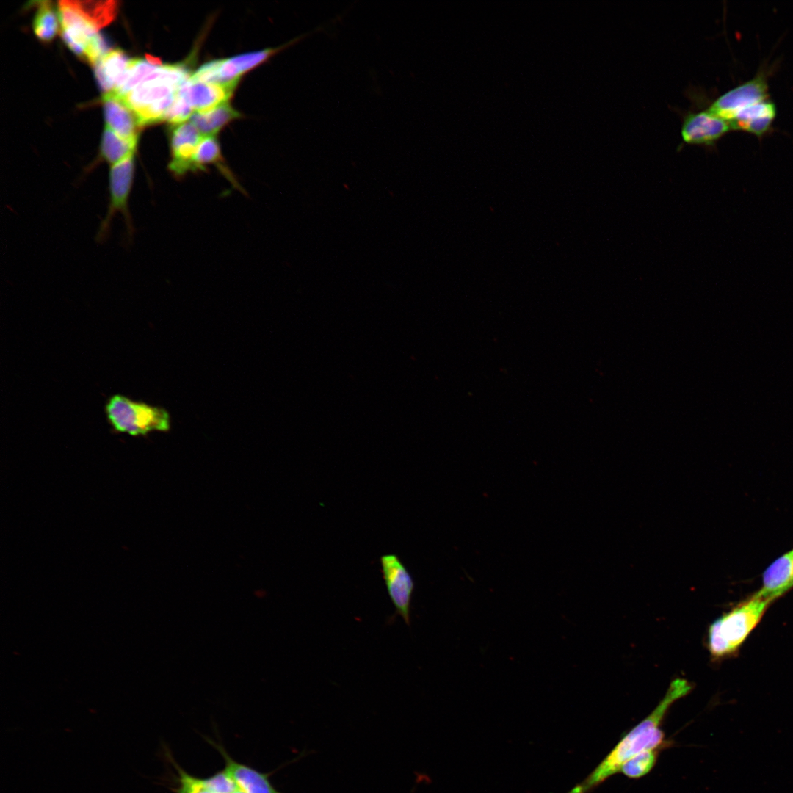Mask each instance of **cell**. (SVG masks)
Listing matches in <instances>:
<instances>
[{
	"mask_svg": "<svg viewBox=\"0 0 793 793\" xmlns=\"http://www.w3.org/2000/svg\"><path fill=\"white\" fill-rule=\"evenodd\" d=\"M286 113L281 96L241 97L183 148L203 169L210 189L242 182Z\"/></svg>",
	"mask_w": 793,
	"mask_h": 793,
	"instance_id": "obj_1",
	"label": "cell"
},
{
	"mask_svg": "<svg viewBox=\"0 0 793 793\" xmlns=\"http://www.w3.org/2000/svg\"><path fill=\"white\" fill-rule=\"evenodd\" d=\"M159 621L174 647L199 654L254 643V622L247 613L199 601L180 591L162 600Z\"/></svg>",
	"mask_w": 793,
	"mask_h": 793,
	"instance_id": "obj_2",
	"label": "cell"
},
{
	"mask_svg": "<svg viewBox=\"0 0 793 793\" xmlns=\"http://www.w3.org/2000/svg\"><path fill=\"white\" fill-rule=\"evenodd\" d=\"M203 261L202 231L165 249L163 257V305L156 327L152 330L144 351V360L152 363L163 352L166 336L174 321L185 325L193 356L202 349L198 326L194 315V297Z\"/></svg>",
	"mask_w": 793,
	"mask_h": 793,
	"instance_id": "obj_3",
	"label": "cell"
},
{
	"mask_svg": "<svg viewBox=\"0 0 793 793\" xmlns=\"http://www.w3.org/2000/svg\"><path fill=\"white\" fill-rule=\"evenodd\" d=\"M304 205L285 184L260 187L256 193V241L252 253L264 267L295 258L292 229Z\"/></svg>",
	"mask_w": 793,
	"mask_h": 793,
	"instance_id": "obj_4",
	"label": "cell"
},
{
	"mask_svg": "<svg viewBox=\"0 0 793 793\" xmlns=\"http://www.w3.org/2000/svg\"><path fill=\"white\" fill-rule=\"evenodd\" d=\"M87 22L96 63L111 80L126 88L133 65L146 51V43L105 1L88 3Z\"/></svg>",
	"mask_w": 793,
	"mask_h": 793,
	"instance_id": "obj_5",
	"label": "cell"
},
{
	"mask_svg": "<svg viewBox=\"0 0 793 793\" xmlns=\"http://www.w3.org/2000/svg\"><path fill=\"white\" fill-rule=\"evenodd\" d=\"M355 127L314 126L284 118L270 131L267 141L283 154L290 165L306 167L341 153Z\"/></svg>",
	"mask_w": 793,
	"mask_h": 793,
	"instance_id": "obj_6",
	"label": "cell"
},
{
	"mask_svg": "<svg viewBox=\"0 0 793 793\" xmlns=\"http://www.w3.org/2000/svg\"><path fill=\"white\" fill-rule=\"evenodd\" d=\"M160 189L183 207L207 210L208 186L203 169L183 146L162 139L153 144Z\"/></svg>",
	"mask_w": 793,
	"mask_h": 793,
	"instance_id": "obj_7",
	"label": "cell"
},
{
	"mask_svg": "<svg viewBox=\"0 0 793 793\" xmlns=\"http://www.w3.org/2000/svg\"><path fill=\"white\" fill-rule=\"evenodd\" d=\"M414 76V73H400L326 89V126H356L366 109L395 93Z\"/></svg>",
	"mask_w": 793,
	"mask_h": 793,
	"instance_id": "obj_8",
	"label": "cell"
},
{
	"mask_svg": "<svg viewBox=\"0 0 793 793\" xmlns=\"http://www.w3.org/2000/svg\"><path fill=\"white\" fill-rule=\"evenodd\" d=\"M196 89L184 75L175 73L164 75L140 98L143 117L155 141L172 134Z\"/></svg>",
	"mask_w": 793,
	"mask_h": 793,
	"instance_id": "obj_9",
	"label": "cell"
},
{
	"mask_svg": "<svg viewBox=\"0 0 793 793\" xmlns=\"http://www.w3.org/2000/svg\"><path fill=\"white\" fill-rule=\"evenodd\" d=\"M357 175L360 171L338 153L317 164L290 170L285 183L305 205L323 204L337 187Z\"/></svg>",
	"mask_w": 793,
	"mask_h": 793,
	"instance_id": "obj_10",
	"label": "cell"
},
{
	"mask_svg": "<svg viewBox=\"0 0 793 793\" xmlns=\"http://www.w3.org/2000/svg\"><path fill=\"white\" fill-rule=\"evenodd\" d=\"M291 242L295 257H307L312 247L324 248L352 282L363 285L351 263L336 247L330 219L323 204L304 205L295 219Z\"/></svg>",
	"mask_w": 793,
	"mask_h": 793,
	"instance_id": "obj_11",
	"label": "cell"
},
{
	"mask_svg": "<svg viewBox=\"0 0 793 793\" xmlns=\"http://www.w3.org/2000/svg\"><path fill=\"white\" fill-rule=\"evenodd\" d=\"M207 210L183 207L159 188L150 218V238L166 248L203 231Z\"/></svg>",
	"mask_w": 793,
	"mask_h": 793,
	"instance_id": "obj_12",
	"label": "cell"
},
{
	"mask_svg": "<svg viewBox=\"0 0 793 793\" xmlns=\"http://www.w3.org/2000/svg\"><path fill=\"white\" fill-rule=\"evenodd\" d=\"M108 8L146 44L165 34L176 15L173 1H105Z\"/></svg>",
	"mask_w": 793,
	"mask_h": 793,
	"instance_id": "obj_13",
	"label": "cell"
},
{
	"mask_svg": "<svg viewBox=\"0 0 793 793\" xmlns=\"http://www.w3.org/2000/svg\"><path fill=\"white\" fill-rule=\"evenodd\" d=\"M237 99L239 98L225 94L220 88H197L189 107L166 139L185 146Z\"/></svg>",
	"mask_w": 793,
	"mask_h": 793,
	"instance_id": "obj_14",
	"label": "cell"
},
{
	"mask_svg": "<svg viewBox=\"0 0 793 793\" xmlns=\"http://www.w3.org/2000/svg\"><path fill=\"white\" fill-rule=\"evenodd\" d=\"M56 15L50 31L53 53L63 62H76L88 44V22L74 1L57 2Z\"/></svg>",
	"mask_w": 793,
	"mask_h": 793,
	"instance_id": "obj_15",
	"label": "cell"
},
{
	"mask_svg": "<svg viewBox=\"0 0 793 793\" xmlns=\"http://www.w3.org/2000/svg\"><path fill=\"white\" fill-rule=\"evenodd\" d=\"M290 166L283 154L265 139L263 149L249 169L245 181L260 187L273 185L287 174Z\"/></svg>",
	"mask_w": 793,
	"mask_h": 793,
	"instance_id": "obj_16",
	"label": "cell"
}]
</instances>
